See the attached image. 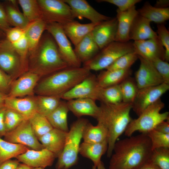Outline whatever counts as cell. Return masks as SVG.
<instances>
[{
	"label": "cell",
	"instance_id": "1",
	"mask_svg": "<svg viewBox=\"0 0 169 169\" xmlns=\"http://www.w3.org/2000/svg\"><path fill=\"white\" fill-rule=\"evenodd\" d=\"M152 151L151 140L146 133L116 141L109 169H138L150 161Z\"/></svg>",
	"mask_w": 169,
	"mask_h": 169
},
{
	"label": "cell",
	"instance_id": "2",
	"mask_svg": "<svg viewBox=\"0 0 169 169\" xmlns=\"http://www.w3.org/2000/svg\"><path fill=\"white\" fill-rule=\"evenodd\" d=\"M68 66L61 57L53 38L47 31L43 33L37 47L28 55V71L40 77Z\"/></svg>",
	"mask_w": 169,
	"mask_h": 169
},
{
	"label": "cell",
	"instance_id": "3",
	"mask_svg": "<svg viewBox=\"0 0 169 169\" xmlns=\"http://www.w3.org/2000/svg\"><path fill=\"white\" fill-rule=\"evenodd\" d=\"M99 107V114L96 119L108 131L107 156L110 158L117 139L124 133L132 120L130 115L132 104L122 102L110 105L100 103Z\"/></svg>",
	"mask_w": 169,
	"mask_h": 169
},
{
	"label": "cell",
	"instance_id": "4",
	"mask_svg": "<svg viewBox=\"0 0 169 169\" xmlns=\"http://www.w3.org/2000/svg\"><path fill=\"white\" fill-rule=\"evenodd\" d=\"M91 73L83 66H68L44 77L38 83L34 92L38 95L61 96Z\"/></svg>",
	"mask_w": 169,
	"mask_h": 169
},
{
	"label": "cell",
	"instance_id": "5",
	"mask_svg": "<svg viewBox=\"0 0 169 169\" xmlns=\"http://www.w3.org/2000/svg\"><path fill=\"white\" fill-rule=\"evenodd\" d=\"M89 122L80 118L71 125L63 150L58 158L56 169H69L77 164L83 130Z\"/></svg>",
	"mask_w": 169,
	"mask_h": 169
},
{
	"label": "cell",
	"instance_id": "6",
	"mask_svg": "<svg viewBox=\"0 0 169 169\" xmlns=\"http://www.w3.org/2000/svg\"><path fill=\"white\" fill-rule=\"evenodd\" d=\"M164 106L161 99L148 106L138 118L131 120L124 132L125 135L130 137L136 131L146 134L160 122L169 119V112H160Z\"/></svg>",
	"mask_w": 169,
	"mask_h": 169
},
{
	"label": "cell",
	"instance_id": "7",
	"mask_svg": "<svg viewBox=\"0 0 169 169\" xmlns=\"http://www.w3.org/2000/svg\"><path fill=\"white\" fill-rule=\"evenodd\" d=\"M134 51L133 42L115 41L100 49L93 58L84 63L83 66L90 71L106 69L120 57Z\"/></svg>",
	"mask_w": 169,
	"mask_h": 169
},
{
	"label": "cell",
	"instance_id": "8",
	"mask_svg": "<svg viewBox=\"0 0 169 169\" xmlns=\"http://www.w3.org/2000/svg\"><path fill=\"white\" fill-rule=\"evenodd\" d=\"M42 19L61 25L74 20L71 8L63 0H37Z\"/></svg>",
	"mask_w": 169,
	"mask_h": 169
},
{
	"label": "cell",
	"instance_id": "9",
	"mask_svg": "<svg viewBox=\"0 0 169 169\" xmlns=\"http://www.w3.org/2000/svg\"><path fill=\"white\" fill-rule=\"evenodd\" d=\"M46 30L53 38L61 57L68 66L81 67V63L76 55L61 24L56 23H46Z\"/></svg>",
	"mask_w": 169,
	"mask_h": 169
},
{
	"label": "cell",
	"instance_id": "10",
	"mask_svg": "<svg viewBox=\"0 0 169 169\" xmlns=\"http://www.w3.org/2000/svg\"><path fill=\"white\" fill-rule=\"evenodd\" d=\"M4 140L25 146L32 149L39 150L44 147L35 135L29 120H23L13 130L7 132Z\"/></svg>",
	"mask_w": 169,
	"mask_h": 169
},
{
	"label": "cell",
	"instance_id": "11",
	"mask_svg": "<svg viewBox=\"0 0 169 169\" xmlns=\"http://www.w3.org/2000/svg\"><path fill=\"white\" fill-rule=\"evenodd\" d=\"M0 68L13 79L24 73L19 55L6 38L0 43Z\"/></svg>",
	"mask_w": 169,
	"mask_h": 169
},
{
	"label": "cell",
	"instance_id": "12",
	"mask_svg": "<svg viewBox=\"0 0 169 169\" xmlns=\"http://www.w3.org/2000/svg\"><path fill=\"white\" fill-rule=\"evenodd\" d=\"M169 90V84L160 85L139 89L132 103V109L139 116L147 107L160 99Z\"/></svg>",
	"mask_w": 169,
	"mask_h": 169
},
{
	"label": "cell",
	"instance_id": "13",
	"mask_svg": "<svg viewBox=\"0 0 169 169\" xmlns=\"http://www.w3.org/2000/svg\"><path fill=\"white\" fill-rule=\"evenodd\" d=\"M100 88L97 76L91 73L82 81L62 95L61 99L67 101L76 99L88 98L96 101L98 100Z\"/></svg>",
	"mask_w": 169,
	"mask_h": 169
},
{
	"label": "cell",
	"instance_id": "14",
	"mask_svg": "<svg viewBox=\"0 0 169 169\" xmlns=\"http://www.w3.org/2000/svg\"><path fill=\"white\" fill-rule=\"evenodd\" d=\"M138 56L140 65L135 73V79L138 89L157 86L164 83L151 63Z\"/></svg>",
	"mask_w": 169,
	"mask_h": 169
},
{
	"label": "cell",
	"instance_id": "15",
	"mask_svg": "<svg viewBox=\"0 0 169 169\" xmlns=\"http://www.w3.org/2000/svg\"><path fill=\"white\" fill-rule=\"evenodd\" d=\"M40 77L33 72L27 71L13 81L8 93L11 97H23L33 95L36 86Z\"/></svg>",
	"mask_w": 169,
	"mask_h": 169
},
{
	"label": "cell",
	"instance_id": "16",
	"mask_svg": "<svg viewBox=\"0 0 169 169\" xmlns=\"http://www.w3.org/2000/svg\"><path fill=\"white\" fill-rule=\"evenodd\" d=\"M133 44L138 56L151 62L156 58L165 61V50L157 37L144 40L134 41Z\"/></svg>",
	"mask_w": 169,
	"mask_h": 169
},
{
	"label": "cell",
	"instance_id": "17",
	"mask_svg": "<svg viewBox=\"0 0 169 169\" xmlns=\"http://www.w3.org/2000/svg\"><path fill=\"white\" fill-rule=\"evenodd\" d=\"M63 0L70 7L74 19L85 18L90 20L91 23L98 24L111 18L98 12L86 0Z\"/></svg>",
	"mask_w": 169,
	"mask_h": 169
},
{
	"label": "cell",
	"instance_id": "18",
	"mask_svg": "<svg viewBox=\"0 0 169 169\" xmlns=\"http://www.w3.org/2000/svg\"><path fill=\"white\" fill-rule=\"evenodd\" d=\"M117 28L116 17L102 22L95 26L91 33L100 50L115 41Z\"/></svg>",
	"mask_w": 169,
	"mask_h": 169
},
{
	"label": "cell",
	"instance_id": "19",
	"mask_svg": "<svg viewBox=\"0 0 169 169\" xmlns=\"http://www.w3.org/2000/svg\"><path fill=\"white\" fill-rule=\"evenodd\" d=\"M55 155L45 148L39 150L28 149L16 158L22 162L33 168L51 166L56 158Z\"/></svg>",
	"mask_w": 169,
	"mask_h": 169
},
{
	"label": "cell",
	"instance_id": "20",
	"mask_svg": "<svg viewBox=\"0 0 169 169\" xmlns=\"http://www.w3.org/2000/svg\"><path fill=\"white\" fill-rule=\"evenodd\" d=\"M11 97L6 95L4 107L16 111L26 119L29 120L37 113L35 97Z\"/></svg>",
	"mask_w": 169,
	"mask_h": 169
},
{
	"label": "cell",
	"instance_id": "21",
	"mask_svg": "<svg viewBox=\"0 0 169 169\" xmlns=\"http://www.w3.org/2000/svg\"><path fill=\"white\" fill-rule=\"evenodd\" d=\"M67 133L53 128L38 139L44 148L52 152L58 158L64 148Z\"/></svg>",
	"mask_w": 169,
	"mask_h": 169
},
{
	"label": "cell",
	"instance_id": "22",
	"mask_svg": "<svg viewBox=\"0 0 169 169\" xmlns=\"http://www.w3.org/2000/svg\"><path fill=\"white\" fill-rule=\"evenodd\" d=\"M116 13L118 28L115 41L129 42L130 40L129 33L130 28L134 19L138 14V12L135 6L124 12L117 9Z\"/></svg>",
	"mask_w": 169,
	"mask_h": 169
},
{
	"label": "cell",
	"instance_id": "23",
	"mask_svg": "<svg viewBox=\"0 0 169 169\" xmlns=\"http://www.w3.org/2000/svg\"><path fill=\"white\" fill-rule=\"evenodd\" d=\"M69 111L79 118L89 116L96 119L100 111L99 106L95 100L88 98H80L66 101Z\"/></svg>",
	"mask_w": 169,
	"mask_h": 169
},
{
	"label": "cell",
	"instance_id": "24",
	"mask_svg": "<svg viewBox=\"0 0 169 169\" xmlns=\"http://www.w3.org/2000/svg\"><path fill=\"white\" fill-rule=\"evenodd\" d=\"M151 22L138 14L134 19L129 33L130 40L137 41L157 37L156 32L151 27Z\"/></svg>",
	"mask_w": 169,
	"mask_h": 169
},
{
	"label": "cell",
	"instance_id": "25",
	"mask_svg": "<svg viewBox=\"0 0 169 169\" xmlns=\"http://www.w3.org/2000/svg\"><path fill=\"white\" fill-rule=\"evenodd\" d=\"M98 24H82L75 20L61 25L67 37L74 46L91 32Z\"/></svg>",
	"mask_w": 169,
	"mask_h": 169
},
{
	"label": "cell",
	"instance_id": "26",
	"mask_svg": "<svg viewBox=\"0 0 169 169\" xmlns=\"http://www.w3.org/2000/svg\"><path fill=\"white\" fill-rule=\"evenodd\" d=\"M74 47L75 54L83 64L93 58L100 50L93 39L91 32Z\"/></svg>",
	"mask_w": 169,
	"mask_h": 169
},
{
	"label": "cell",
	"instance_id": "27",
	"mask_svg": "<svg viewBox=\"0 0 169 169\" xmlns=\"http://www.w3.org/2000/svg\"><path fill=\"white\" fill-rule=\"evenodd\" d=\"M107 140L98 143H90L83 141L80 144L79 153L83 157L90 160L94 165L97 166L101 161L102 156L107 151Z\"/></svg>",
	"mask_w": 169,
	"mask_h": 169
},
{
	"label": "cell",
	"instance_id": "28",
	"mask_svg": "<svg viewBox=\"0 0 169 169\" xmlns=\"http://www.w3.org/2000/svg\"><path fill=\"white\" fill-rule=\"evenodd\" d=\"M132 73L131 69L123 70H115L102 71L100 72L97 78L99 86L105 88L120 84Z\"/></svg>",
	"mask_w": 169,
	"mask_h": 169
},
{
	"label": "cell",
	"instance_id": "29",
	"mask_svg": "<svg viewBox=\"0 0 169 169\" xmlns=\"http://www.w3.org/2000/svg\"><path fill=\"white\" fill-rule=\"evenodd\" d=\"M46 23L40 19L30 23L24 30L28 48V55L38 45L44 31Z\"/></svg>",
	"mask_w": 169,
	"mask_h": 169
},
{
	"label": "cell",
	"instance_id": "30",
	"mask_svg": "<svg viewBox=\"0 0 169 169\" xmlns=\"http://www.w3.org/2000/svg\"><path fill=\"white\" fill-rule=\"evenodd\" d=\"M69 111L66 101L61 100L58 106L46 117L53 128L68 132Z\"/></svg>",
	"mask_w": 169,
	"mask_h": 169
},
{
	"label": "cell",
	"instance_id": "31",
	"mask_svg": "<svg viewBox=\"0 0 169 169\" xmlns=\"http://www.w3.org/2000/svg\"><path fill=\"white\" fill-rule=\"evenodd\" d=\"M3 4L10 25L25 30L30 23L18 8L17 1H7Z\"/></svg>",
	"mask_w": 169,
	"mask_h": 169
},
{
	"label": "cell",
	"instance_id": "32",
	"mask_svg": "<svg viewBox=\"0 0 169 169\" xmlns=\"http://www.w3.org/2000/svg\"><path fill=\"white\" fill-rule=\"evenodd\" d=\"M138 14L151 22L157 24H163L169 19V8H160L146 2L141 8L137 9Z\"/></svg>",
	"mask_w": 169,
	"mask_h": 169
},
{
	"label": "cell",
	"instance_id": "33",
	"mask_svg": "<svg viewBox=\"0 0 169 169\" xmlns=\"http://www.w3.org/2000/svg\"><path fill=\"white\" fill-rule=\"evenodd\" d=\"M108 136V131L102 124L98 122L94 126L89 122L84 129L82 139L85 142L98 143L107 140Z\"/></svg>",
	"mask_w": 169,
	"mask_h": 169
},
{
	"label": "cell",
	"instance_id": "34",
	"mask_svg": "<svg viewBox=\"0 0 169 169\" xmlns=\"http://www.w3.org/2000/svg\"><path fill=\"white\" fill-rule=\"evenodd\" d=\"M29 149L26 146L11 143L0 137V165L12 158H16Z\"/></svg>",
	"mask_w": 169,
	"mask_h": 169
},
{
	"label": "cell",
	"instance_id": "35",
	"mask_svg": "<svg viewBox=\"0 0 169 169\" xmlns=\"http://www.w3.org/2000/svg\"><path fill=\"white\" fill-rule=\"evenodd\" d=\"M59 95H40L35 97L37 113L47 117L59 105L61 100Z\"/></svg>",
	"mask_w": 169,
	"mask_h": 169
},
{
	"label": "cell",
	"instance_id": "36",
	"mask_svg": "<svg viewBox=\"0 0 169 169\" xmlns=\"http://www.w3.org/2000/svg\"><path fill=\"white\" fill-rule=\"evenodd\" d=\"M98 100L100 103L115 105L122 102V98L119 85L105 88L100 87L98 94Z\"/></svg>",
	"mask_w": 169,
	"mask_h": 169
},
{
	"label": "cell",
	"instance_id": "37",
	"mask_svg": "<svg viewBox=\"0 0 169 169\" xmlns=\"http://www.w3.org/2000/svg\"><path fill=\"white\" fill-rule=\"evenodd\" d=\"M17 1L22 9L23 14L29 23L42 19L37 0H18Z\"/></svg>",
	"mask_w": 169,
	"mask_h": 169
},
{
	"label": "cell",
	"instance_id": "38",
	"mask_svg": "<svg viewBox=\"0 0 169 169\" xmlns=\"http://www.w3.org/2000/svg\"><path fill=\"white\" fill-rule=\"evenodd\" d=\"M119 85L122 95V102L132 104L139 90L135 79L129 76Z\"/></svg>",
	"mask_w": 169,
	"mask_h": 169
},
{
	"label": "cell",
	"instance_id": "39",
	"mask_svg": "<svg viewBox=\"0 0 169 169\" xmlns=\"http://www.w3.org/2000/svg\"><path fill=\"white\" fill-rule=\"evenodd\" d=\"M29 120L33 132L38 139L53 128L46 117L38 113Z\"/></svg>",
	"mask_w": 169,
	"mask_h": 169
},
{
	"label": "cell",
	"instance_id": "40",
	"mask_svg": "<svg viewBox=\"0 0 169 169\" xmlns=\"http://www.w3.org/2000/svg\"><path fill=\"white\" fill-rule=\"evenodd\" d=\"M138 59V55L135 51L130 52L119 58L106 69L123 70L130 69Z\"/></svg>",
	"mask_w": 169,
	"mask_h": 169
},
{
	"label": "cell",
	"instance_id": "41",
	"mask_svg": "<svg viewBox=\"0 0 169 169\" xmlns=\"http://www.w3.org/2000/svg\"><path fill=\"white\" fill-rule=\"evenodd\" d=\"M150 161L161 169H169V148L160 147L153 150Z\"/></svg>",
	"mask_w": 169,
	"mask_h": 169
},
{
	"label": "cell",
	"instance_id": "42",
	"mask_svg": "<svg viewBox=\"0 0 169 169\" xmlns=\"http://www.w3.org/2000/svg\"><path fill=\"white\" fill-rule=\"evenodd\" d=\"M25 120L27 119L19 113L6 108L4 114V122L7 133L15 129Z\"/></svg>",
	"mask_w": 169,
	"mask_h": 169
},
{
	"label": "cell",
	"instance_id": "43",
	"mask_svg": "<svg viewBox=\"0 0 169 169\" xmlns=\"http://www.w3.org/2000/svg\"><path fill=\"white\" fill-rule=\"evenodd\" d=\"M12 44L20 58L24 71H28L29 51L27 41L25 35L20 40Z\"/></svg>",
	"mask_w": 169,
	"mask_h": 169
},
{
	"label": "cell",
	"instance_id": "44",
	"mask_svg": "<svg viewBox=\"0 0 169 169\" xmlns=\"http://www.w3.org/2000/svg\"><path fill=\"white\" fill-rule=\"evenodd\" d=\"M146 134L151 140L152 150L160 147L169 148V134L161 133L154 129Z\"/></svg>",
	"mask_w": 169,
	"mask_h": 169
},
{
	"label": "cell",
	"instance_id": "45",
	"mask_svg": "<svg viewBox=\"0 0 169 169\" xmlns=\"http://www.w3.org/2000/svg\"><path fill=\"white\" fill-rule=\"evenodd\" d=\"M157 34L165 50V61H169V32L164 24H157Z\"/></svg>",
	"mask_w": 169,
	"mask_h": 169
},
{
	"label": "cell",
	"instance_id": "46",
	"mask_svg": "<svg viewBox=\"0 0 169 169\" xmlns=\"http://www.w3.org/2000/svg\"><path fill=\"white\" fill-rule=\"evenodd\" d=\"M151 62L162 78L164 83L169 84V64L168 62L156 58Z\"/></svg>",
	"mask_w": 169,
	"mask_h": 169
},
{
	"label": "cell",
	"instance_id": "47",
	"mask_svg": "<svg viewBox=\"0 0 169 169\" xmlns=\"http://www.w3.org/2000/svg\"><path fill=\"white\" fill-rule=\"evenodd\" d=\"M97 2H106L114 4L118 7L120 11L124 12L128 10L141 2V0H98Z\"/></svg>",
	"mask_w": 169,
	"mask_h": 169
},
{
	"label": "cell",
	"instance_id": "48",
	"mask_svg": "<svg viewBox=\"0 0 169 169\" xmlns=\"http://www.w3.org/2000/svg\"><path fill=\"white\" fill-rule=\"evenodd\" d=\"M7 39L11 44L21 39L25 35L24 30L15 27H11L5 33Z\"/></svg>",
	"mask_w": 169,
	"mask_h": 169
},
{
	"label": "cell",
	"instance_id": "49",
	"mask_svg": "<svg viewBox=\"0 0 169 169\" xmlns=\"http://www.w3.org/2000/svg\"><path fill=\"white\" fill-rule=\"evenodd\" d=\"M13 82V79L0 68V92L8 94Z\"/></svg>",
	"mask_w": 169,
	"mask_h": 169
},
{
	"label": "cell",
	"instance_id": "50",
	"mask_svg": "<svg viewBox=\"0 0 169 169\" xmlns=\"http://www.w3.org/2000/svg\"><path fill=\"white\" fill-rule=\"evenodd\" d=\"M11 27L7 19L3 4L0 2V30L5 33Z\"/></svg>",
	"mask_w": 169,
	"mask_h": 169
},
{
	"label": "cell",
	"instance_id": "51",
	"mask_svg": "<svg viewBox=\"0 0 169 169\" xmlns=\"http://www.w3.org/2000/svg\"><path fill=\"white\" fill-rule=\"evenodd\" d=\"M19 162L17 159L8 160L0 165V169H16Z\"/></svg>",
	"mask_w": 169,
	"mask_h": 169
},
{
	"label": "cell",
	"instance_id": "52",
	"mask_svg": "<svg viewBox=\"0 0 169 169\" xmlns=\"http://www.w3.org/2000/svg\"><path fill=\"white\" fill-rule=\"evenodd\" d=\"M154 129L161 133L169 134V119L159 123Z\"/></svg>",
	"mask_w": 169,
	"mask_h": 169
},
{
	"label": "cell",
	"instance_id": "53",
	"mask_svg": "<svg viewBox=\"0 0 169 169\" xmlns=\"http://www.w3.org/2000/svg\"><path fill=\"white\" fill-rule=\"evenodd\" d=\"M6 108L0 109V137L4 136L7 133L4 122V114Z\"/></svg>",
	"mask_w": 169,
	"mask_h": 169
},
{
	"label": "cell",
	"instance_id": "54",
	"mask_svg": "<svg viewBox=\"0 0 169 169\" xmlns=\"http://www.w3.org/2000/svg\"><path fill=\"white\" fill-rule=\"evenodd\" d=\"M169 5V0H158L154 6L158 8H168Z\"/></svg>",
	"mask_w": 169,
	"mask_h": 169
},
{
	"label": "cell",
	"instance_id": "55",
	"mask_svg": "<svg viewBox=\"0 0 169 169\" xmlns=\"http://www.w3.org/2000/svg\"><path fill=\"white\" fill-rule=\"evenodd\" d=\"M138 169H161L151 161L146 163Z\"/></svg>",
	"mask_w": 169,
	"mask_h": 169
},
{
	"label": "cell",
	"instance_id": "56",
	"mask_svg": "<svg viewBox=\"0 0 169 169\" xmlns=\"http://www.w3.org/2000/svg\"><path fill=\"white\" fill-rule=\"evenodd\" d=\"M7 95L0 92V109L4 107L5 100Z\"/></svg>",
	"mask_w": 169,
	"mask_h": 169
},
{
	"label": "cell",
	"instance_id": "57",
	"mask_svg": "<svg viewBox=\"0 0 169 169\" xmlns=\"http://www.w3.org/2000/svg\"><path fill=\"white\" fill-rule=\"evenodd\" d=\"M33 168L24 164L20 163L16 169H33Z\"/></svg>",
	"mask_w": 169,
	"mask_h": 169
},
{
	"label": "cell",
	"instance_id": "58",
	"mask_svg": "<svg viewBox=\"0 0 169 169\" xmlns=\"http://www.w3.org/2000/svg\"><path fill=\"white\" fill-rule=\"evenodd\" d=\"M92 169H106L104 163L101 161L100 163L96 166L93 165Z\"/></svg>",
	"mask_w": 169,
	"mask_h": 169
},
{
	"label": "cell",
	"instance_id": "59",
	"mask_svg": "<svg viewBox=\"0 0 169 169\" xmlns=\"http://www.w3.org/2000/svg\"><path fill=\"white\" fill-rule=\"evenodd\" d=\"M6 38V36L5 33L0 30V43Z\"/></svg>",
	"mask_w": 169,
	"mask_h": 169
},
{
	"label": "cell",
	"instance_id": "60",
	"mask_svg": "<svg viewBox=\"0 0 169 169\" xmlns=\"http://www.w3.org/2000/svg\"><path fill=\"white\" fill-rule=\"evenodd\" d=\"M44 168L43 167L33 168V169H44Z\"/></svg>",
	"mask_w": 169,
	"mask_h": 169
}]
</instances>
